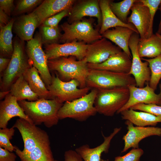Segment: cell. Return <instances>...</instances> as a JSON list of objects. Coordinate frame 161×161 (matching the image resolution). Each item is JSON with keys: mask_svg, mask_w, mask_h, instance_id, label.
Here are the masks:
<instances>
[{"mask_svg": "<svg viewBox=\"0 0 161 161\" xmlns=\"http://www.w3.org/2000/svg\"><path fill=\"white\" fill-rule=\"evenodd\" d=\"M13 127L18 130L24 144L23 150L15 146L16 154L21 161H55L47 132L21 118Z\"/></svg>", "mask_w": 161, "mask_h": 161, "instance_id": "obj_1", "label": "cell"}, {"mask_svg": "<svg viewBox=\"0 0 161 161\" xmlns=\"http://www.w3.org/2000/svg\"><path fill=\"white\" fill-rule=\"evenodd\" d=\"M52 76L51 83L47 88L52 99H56L63 103L84 96L89 93L90 89L87 87L78 88L79 83L75 79L64 81L61 79L57 74Z\"/></svg>", "mask_w": 161, "mask_h": 161, "instance_id": "obj_9", "label": "cell"}, {"mask_svg": "<svg viewBox=\"0 0 161 161\" xmlns=\"http://www.w3.org/2000/svg\"><path fill=\"white\" fill-rule=\"evenodd\" d=\"M159 9L160 11L161 19H160V24H159L158 31L157 32V33L159 34H161V2L159 6Z\"/></svg>", "mask_w": 161, "mask_h": 161, "instance_id": "obj_45", "label": "cell"}, {"mask_svg": "<svg viewBox=\"0 0 161 161\" xmlns=\"http://www.w3.org/2000/svg\"><path fill=\"white\" fill-rule=\"evenodd\" d=\"M131 10V13L128 18V23L132 24L135 27L140 39L148 38L151 23L148 8L139 0H137Z\"/></svg>", "mask_w": 161, "mask_h": 161, "instance_id": "obj_17", "label": "cell"}, {"mask_svg": "<svg viewBox=\"0 0 161 161\" xmlns=\"http://www.w3.org/2000/svg\"><path fill=\"white\" fill-rule=\"evenodd\" d=\"M40 33L43 44L45 45L57 43L62 35L58 27H52L42 25L40 27Z\"/></svg>", "mask_w": 161, "mask_h": 161, "instance_id": "obj_32", "label": "cell"}, {"mask_svg": "<svg viewBox=\"0 0 161 161\" xmlns=\"http://www.w3.org/2000/svg\"><path fill=\"white\" fill-rule=\"evenodd\" d=\"M16 117L33 123L19 104L16 97L10 93L0 102V128L7 127L9 121L13 117Z\"/></svg>", "mask_w": 161, "mask_h": 161, "instance_id": "obj_20", "label": "cell"}, {"mask_svg": "<svg viewBox=\"0 0 161 161\" xmlns=\"http://www.w3.org/2000/svg\"><path fill=\"white\" fill-rule=\"evenodd\" d=\"M88 46L83 42L77 41L61 44L54 43L45 45L44 52L48 60L67 56H74L80 60L85 58Z\"/></svg>", "mask_w": 161, "mask_h": 161, "instance_id": "obj_12", "label": "cell"}, {"mask_svg": "<svg viewBox=\"0 0 161 161\" xmlns=\"http://www.w3.org/2000/svg\"><path fill=\"white\" fill-rule=\"evenodd\" d=\"M122 119L128 120L137 126H155L159 123H161V117L155 116L144 112H138L129 109L121 112Z\"/></svg>", "mask_w": 161, "mask_h": 161, "instance_id": "obj_25", "label": "cell"}, {"mask_svg": "<svg viewBox=\"0 0 161 161\" xmlns=\"http://www.w3.org/2000/svg\"><path fill=\"white\" fill-rule=\"evenodd\" d=\"M39 74L37 69L32 66L23 75L32 90L39 99H52L49 91Z\"/></svg>", "mask_w": 161, "mask_h": 161, "instance_id": "obj_26", "label": "cell"}, {"mask_svg": "<svg viewBox=\"0 0 161 161\" xmlns=\"http://www.w3.org/2000/svg\"><path fill=\"white\" fill-rule=\"evenodd\" d=\"M140 35L135 32L131 36L129 42V47L132 55V64L129 73L132 75L136 82V86L144 87L145 84L149 81L151 76V71L148 62L141 61L138 52L137 45Z\"/></svg>", "mask_w": 161, "mask_h": 161, "instance_id": "obj_11", "label": "cell"}, {"mask_svg": "<svg viewBox=\"0 0 161 161\" xmlns=\"http://www.w3.org/2000/svg\"><path fill=\"white\" fill-rule=\"evenodd\" d=\"M135 32L128 28L118 26L108 30L102 35L103 37L114 43L130 57L132 55L129 47V42L132 35Z\"/></svg>", "mask_w": 161, "mask_h": 161, "instance_id": "obj_24", "label": "cell"}, {"mask_svg": "<svg viewBox=\"0 0 161 161\" xmlns=\"http://www.w3.org/2000/svg\"><path fill=\"white\" fill-rule=\"evenodd\" d=\"M70 9L64 10L49 18L41 25L52 27H58V24L62 19L66 16H69Z\"/></svg>", "mask_w": 161, "mask_h": 161, "instance_id": "obj_38", "label": "cell"}, {"mask_svg": "<svg viewBox=\"0 0 161 161\" xmlns=\"http://www.w3.org/2000/svg\"><path fill=\"white\" fill-rule=\"evenodd\" d=\"M86 87L97 89L136 86L134 78L128 74L89 69L86 80Z\"/></svg>", "mask_w": 161, "mask_h": 161, "instance_id": "obj_7", "label": "cell"}, {"mask_svg": "<svg viewBox=\"0 0 161 161\" xmlns=\"http://www.w3.org/2000/svg\"><path fill=\"white\" fill-rule=\"evenodd\" d=\"M10 60V58L0 57V72L2 74L7 68Z\"/></svg>", "mask_w": 161, "mask_h": 161, "instance_id": "obj_43", "label": "cell"}, {"mask_svg": "<svg viewBox=\"0 0 161 161\" xmlns=\"http://www.w3.org/2000/svg\"><path fill=\"white\" fill-rule=\"evenodd\" d=\"M97 89H92L86 95L71 101L64 103L58 114L59 120L70 118L83 122L97 113L94 106Z\"/></svg>", "mask_w": 161, "mask_h": 161, "instance_id": "obj_5", "label": "cell"}, {"mask_svg": "<svg viewBox=\"0 0 161 161\" xmlns=\"http://www.w3.org/2000/svg\"><path fill=\"white\" fill-rule=\"evenodd\" d=\"M137 50L141 58H156L161 55V38L156 33L147 38H140Z\"/></svg>", "mask_w": 161, "mask_h": 161, "instance_id": "obj_27", "label": "cell"}, {"mask_svg": "<svg viewBox=\"0 0 161 161\" xmlns=\"http://www.w3.org/2000/svg\"><path fill=\"white\" fill-rule=\"evenodd\" d=\"M128 131L123 140L124 146L121 153L125 152L131 148H139V143L142 139L152 136H161V128L155 126H134L133 124L126 120Z\"/></svg>", "mask_w": 161, "mask_h": 161, "instance_id": "obj_15", "label": "cell"}, {"mask_svg": "<svg viewBox=\"0 0 161 161\" xmlns=\"http://www.w3.org/2000/svg\"><path fill=\"white\" fill-rule=\"evenodd\" d=\"M24 112L36 126L43 124L48 128L56 125L58 112L63 105L56 99H39L34 101H18Z\"/></svg>", "mask_w": 161, "mask_h": 161, "instance_id": "obj_2", "label": "cell"}, {"mask_svg": "<svg viewBox=\"0 0 161 161\" xmlns=\"http://www.w3.org/2000/svg\"><path fill=\"white\" fill-rule=\"evenodd\" d=\"M10 93V91H2L0 92V99L2 100L5 98L6 96Z\"/></svg>", "mask_w": 161, "mask_h": 161, "instance_id": "obj_44", "label": "cell"}, {"mask_svg": "<svg viewBox=\"0 0 161 161\" xmlns=\"http://www.w3.org/2000/svg\"><path fill=\"white\" fill-rule=\"evenodd\" d=\"M130 109L148 112L161 117V106L156 104L139 103L133 106Z\"/></svg>", "mask_w": 161, "mask_h": 161, "instance_id": "obj_36", "label": "cell"}, {"mask_svg": "<svg viewBox=\"0 0 161 161\" xmlns=\"http://www.w3.org/2000/svg\"><path fill=\"white\" fill-rule=\"evenodd\" d=\"M43 44L40 34L37 33L32 39L27 41L26 50L32 66L37 69L47 87L51 83L52 76L49 72L47 55L42 48Z\"/></svg>", "mask_w": 161, "mask_h": 161, "instance_id": "obj_10", "label": "cell"}, {"mask_svg": "<svg viewBox=\"0 0 161 161\" xmlns=\"http://www.w3.org/2000/svg\"><path fill=\"white\" fill-rule=\"evenodd\" d=\"M73 56L63 57L48 60V65L49 70L57 72L61 80L68 81L75 79L79 83V88L86 87V78L89 69L88 63L84 58L76 60Z\"/></svg>", "mask_w": 161, "mask_h": 161, "instance_id": "obj_3", "label": "cell"}, {"mask_svg": "<svg viewBox=\"0 0 161 161\" xmlns=\"http://www.w3.org/2000/svg\"><path fill=\"white\" fill-rule=\"evenodd\" d=\"M16 155L0 147V161H16Z\"/></svg>", "mask_w": 161, "mask_h": 161, "instance_id": "obj_40", "label": "cell"}, {"mask_svg": "<svg viewBox=\"0 0 161 161\" xmlns=\"http://www.w3.org/2000/svg\"><path fill=\"white\" fill-rule=\"evenodd\" d=\"M141 59L147 61L151 71V76L149 84V86L154 91L161 78V55L154 58Z\"/></svg>", "mask_w": 161, "mask_h": 161, "instance_id": "obj_31", "label": "cell"}, {"mask_svg": "<svg viewBox=\"0 0 161 161\" xmlns=\"http://www.w3.org/2000/svg\"><path fill=\"white\" fill-rule=\"evenodd\" d=\"M149 9L151 23L149 37L153 35V21L156 12L159 8L161 0H139Z\"/></svg>", "mask_w": 161, "mask_h": 161, "instance_id": "obj_35", "label": "cell"}, {"mask_svg": "<svg viewBox=\"0 0 161 161\" xmlns=\"http://www.w3.org/2000/svg\"><path fill=\"white\" fill-rule=\"evenodd\" d=\"M38 26V20L32 12L18 17L15 20L13 27L15 32L20 39L27 41L33 38L34 32Z\"/></svg>", "mask_w": 161, "mask_h": 161, "instance_id": "obj_23", "label": "cell"}, {"mask_svg": "<svg viewBox=\"0 0 161 161\" xmlns=\"http://www.w3.org/2000/svg\"><path fill=\"white\" fill-rule=\"evenodd\" d=\"M10 91V93L16 97L18 101L26 100L34 101L39 99L38 96L32 90L23 75L12 84Z\"/></svg>", "mask_w": 161, "mask_h": 161, "instance_id": "obj_28", "label": "cell"}, {"mask_svg": "<svg viewBox=\"0 0 161 161\" xmlns=\"http://www.w3.org/2000/svg\"><path fill=\"white\" fill-rule=\"evenodd\" d=\"M137 0H123L118 2H114L111 1L110 8L117 17L124 23H128V16L130 10Z\"/></svg>", "mask_w": 161, "mask_h": 161, "instance_id": "obj_30", "label": "cell"}, {"mask_svg": "<svg viewBox=\"0 0 161 161\" xmlns=\"http://www.w3.org/2000/svg\"><path fill=\"white\" fill-rule=\"evenodd\" d=\"M143 153V151L141 148H133L124 155L115 157L114 161H140Z\"/></svg>", "mask_w": 161, "mask_h": 161, "instance_id": "obj_37", "label": "cell"}, {"mask_svg": "<svg viewBox=\"0 0 161 161\" xmlns=\"http://www.w3.org/2000/svg\"><path fill=\"white\" fill-rule=\"evenodd\" d=\"M156 34L158 35V36L159 37H160L161 38V34H158L157 33V32L156 33Z\"/></svg>", "mask_w": 161, "mask_h": 161, "instance_id": "obj_46", "label": "cell"}, {"mask_svg": "<svg viewBox=\"0 0 161 161\" xmlns=\"http://www.w3.org/2000/svg\"><path fill=\"white\" fill-rule=\"evenodd\" d=\"M98 0H86L75 2L70 9L67 22L69 24L80 21L85 16L96 17L97 26L102 24V14Z\"/></svg>", "mask_w": 161, "mask_h": 161, "instance_id": "obj_16", "label": "cell"}, {"mask_svg": "<svg viewBox=\"0 0 161 161\" xmlns=\"http://www.w3.org/2000/svg\"><path fill=\"white\" fill-rule=\"evenodd\" d=\"M145 86L142 88L135 86H128L129 91V97L126 104L116 113L120 114L122 111L129 109L133 106L137 104H154L161 106V86L160 92L156 94L154 90L147 83Z\"/></svg>", "mask_w": 161, "mask_h": 161, "instance_id": "obj_14", "label": "cell"}, {"mask_svg": "<svg viewBox=\"0 0 161 161\" xmlns=\"http://www.w3.org/2000/svg\"><path fill=\"white\" fill-rule=\"evenodd\" d=\"M76 1L74 0H45L32 13L37 19L39 26L49 18L64 10L70 9Z\"/></svg>", "mask_w": 161, "mask_h": 161, "instance_id": "obj_19", "label": "cell"}, {"mask_svg": "<svg viewBox=\"0 0 161 161\" xmlns=\"http://www.w3.org/2000/svg\"><path fill=\"white\" fill-rule=\"evenodd\" d=\"M111 0H100L99 5L101 10L102 22L99 30L102 35L109 29L118 26L126 27L131 29L139 34L135 27L131 23H124L120 21L111 10L110 7Z\"/></svg>", "mask_w": 161, "mask_h": 161, "instance_id": "obj_22", "label": "cell"}, {"mask_svg": "<svg viewBox=\"0 0 161 161\" xmlns=\"http://www.w3.org/2000/svg\"><path fill=\"white\" fill-rule=\"evenodd\" d=\"M121 129L120 127L116 128L109 136L105 137L103 135V142L95 147L91 148L88 145L85 144L77 148L75 150L83 161H100L102 154L108 152L112 140Z\"/></svg>", "mask_w": 161, "mask_h": 161, "instance_id": "obj_21", "label": "cell"}, {"mask_svg": "<svg viewBox=\"0 0 161 161\" xmlns=\"http://www.w3.org/2000/svg\"><path fill=\"white\" fill-rule=\"evenodd\" d=\"M43 1L41 0H21L18 2L13 13L14 16L27 12L40 5Z\"/></svg>", "mask_w": 161, "mask_h": 161, "instance_id": "obj_34", "label": "cell"}, {"mask_svg": "<svg viewBox=\"0 0 161 161\" xmlns=\"http://www.w3.org/2000/svg\"><path fill=\"white\" fill-rule=\"evenodd\" d=\"M121 51L122 49L119 47L103 37L88 44L85 58L88 63L100 64Z\"/></svg>", "mask_w": 161, "mask_h": 161, "instance_id": "obj_13", "label": "cell"}, {"mask_svg": "<svg viewBox=\"0 0 161 161\" xmlns=\"http://www.w3.org/2000/svg\"><path fill=\"white\" fill-rule=\"evenodd\" d=\"M129 95L128 87L97 89L94 106L97 113L112 117L126 104Z\"/></svg>", "mask_w": 161, "mask_h": 161, "instance_id": "obj_6", "label": "cell"}, {"mask_svg": "<svg viewBox=\"0 0 161 161\" xmlns=\"http://www.w3.org/2000/svg\"><path fill=\"white\" fill-rule=\"evenodd\" d=\"M0 9H1L8 16H10L14 10V0H0Z\"/></svg>", "mask_w": 161, "mask_h": 161, "instance_id": "obj_39", "label": "cell"}, {"mask_svg": "<svg viewBox=\"0 0 161 161\" xmlns=\"http://www.w3.org/2000/svg\"><path fill=\"white\" fill-rule=\"evenodd\" d=\"M131 59L125 52L121 51L112 55L103 62L97 64L88 63V66L89 69L129 74L131 66Z\"/></svg>", "mask_w": 161, "mask_h": 161, "instance_id": "obj_18", "label": "cell"}, {"mask_svg": "<svg viewBox=\"0 0 161 161\" xmlns=\"http://www.w3.org/2000/svg\"><path fill=\"white\" fill-rule=\"evenodd\" d=\"M61 27L64 33L60 41L63 43L77 41L89 44L103 38L99 30L94 29L89 20L82 19L71 24L66 22Z\"/></svg>", "mask_w": 161, "mask_h": 161, "instance_id": "obj_8", "label": "cell"}, {"mask_svg": "<svg viewBox=\"0 0 161 161\" xmlns=\"http://www.w3.org/2000/svg\"><path fill=\"white\" fill-rule=\"evenodd\" d=\"M13 126L0 129V147L10 152L15 151V146H13L10 141L14 135L15 130Z\"/></svg>", "mask_w": 161, "mask_h": 161, "instance_id": "obj_33", "label": "cell"}, {"mask_svg": "<svg viewBox=\"0 0 161 161\" xmlns=\"http://www.w3.org/2000/svg\"><path fill=\"white\" fill-rule=\"evenodd\" d=\"M15 20L11 19L9 23L4 27H0V57L10 58L13 52L12 32Z\"/></svg>", "mask_w": 161, "mask_h": 161, "instance_id": "obj_29", "label": "cell"}, {"mask_svg": "<svg viewBox=\"0 0 161 161\" xmlns=\"http://www.w3.org/2000/svg\"><path fill=\"white\" fill-rule=\"evenodd\" d=\"M24 42L18 37L14 39L13 54L7 68L2 75L1 91L10 90L12 84L32 66L26 53Z\"/></svg>", "mask_w": 161, "mask_h": 161, "instance_id": "obj_4", "label": "cell"}, {"mask_svg": "<svg viewBox=\"0 0 161 161\" xmlns=\"http://www.w3.org/2000/svg\"><path fill=\"white\" fill-rule=\"evenodd\" d=\"M55 161H83V160L75 150L71 149L65 152L64 160H55Z\"/></svg>", "mask_w": 161, "mask_h": 161, "instance_id": "obj_41", "label": "cell"}, {"mask_svg": "<svg viewBox=\"0 0 161 161\" xmlns=\"http://www.w3.org/2000/svg\"><path fill=\"white\" fill-rule=\"evenodd\" d=\"M9 16L0 9V27H4L7 25L10 22Z\"/></svg>", "mask_w": 161, "mask_h": 161, "instance_id": "obj_42", "label": "cell"}]
</instances>
